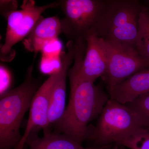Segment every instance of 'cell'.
<instances>
[{
    "mask_svg": "<svg viewBox=\"0 0 149 149\" xmlns=\"http://www.w3.org/2000/svg\"><path fill=\"white\" fill-rule=\"evenodd\" d=\"M70 86L69 102L61 118L54 125L63 133L82 145L91 137L94 126L88 125L98 118L108 100L101 84L84 79L73 64L68 73Z\"/></svg>",
    "mask_w": 149,
    "mask_h": 149,
    "instance_id": "6da1fadb",
    "label": "cell"
},
{
    "mask_svg": "<svg viewBox=\"0 0 149 149\" xmlns=\"http://www.w3.org/2000/svg\"><path fill=\"white\" fill-rule=\"evenodd\" d=\"M33 70L32 64L21 85L1 94L0 149H16L21 141L22 122L41 85L39 79L33 76Z\"/></svg>",
    "mask_w": 149,
    "mask_h": 149,
    "instance_id": "7a4b0ae2",
    "label": "cell"
},
{
    "mask_svg": "<svg viewBox=\"0 0 149 149\" xmlns=\"http://www.w3.org/2000/svg\"><path fill=\"white\" fill-rule=\"evenodd\" d=\"M145 7L138 0H107L97 27L99 37L109 42L136 49L139 17Z\"/></svg>",
    "mask_w": 149,
    "mask_h": 149,
    "instance_id": "3957f363",
    "label": "cell"
},
{
    "mask_svg": "<svg viewBox=\"0 0 149 149\" xmlns=\"http://www.w3.org/2000/svg\"><path fill=\"white\" fill-rule=\"evenodd\" d=\"M125 104L109 99L98 118L97 122L89 140L91 147L101 148L116 144L146 128Z\"/></svg>",
    "mask_w": 149,
    "mask_h": 149,
    "instance_id": "277c9868",
    "label": "cell"
},
{
    "mask_svg": "<svg viewBox=\"0 0 149 149\" xmlns=\"http://www.w3.org/2000/svg\"><path fill=\"white\" fill-rule=\"evenodd\" d=\"M64 14L61 20V32L69 40H85L97 27L106 6L107 0H60Z\"/></svg>",
    "mask_w": 149,
    "mask_h": 149,
    "instance_id": "5b68a950",
    "label": "cell"
},
{
    "mask_svg": "<svg viewBox=\"0 0 149 149\" xmlns=\"http://www.w3.org/2000/svg\"><path fill=\"white\" fill-rule=\"evenodd\" d=\"M58 6L57 2L37 6L34 1H23L21 9L11 13L7 19L5 39L0 50L1 59L6 61L11 60L15 56L13 46L28 36L44 12Z\"/></svg>",
    "mask_w": 149,
    "mask_h": 149,
    "instance_id": "8992f818",
    "label": "cell"
},
{
    "mask_svg": "<svg viewBox=\"0 0 149 149\" xmlns=\"http://www.w3.org/2000/svg\"><path fill=\"white\" fill-rule=\"evenodd\" d=\"M100 39L107 61L103 79L109 91L136 72L149 67V62L141 56L136 49Z\"/></svg>",
    "mask_w": 149,
    "mask_h": 149,
    "instance_id": "52a82bcc",
    "label": "cell"
},
{
    "mask_svg": "<svg viewBox=\"0 0 149 149\" xmlns=\"http://www.w3.org/2000/svg\"><path fill=\"white\" fill-rule=\"evenodd\" d=\"M59 74V69L52 73L35 93L30 105L25 131L16 149H23L27 139L37 136L36 133L40 130H43L44 134L51 132L48 120V110L51 93Z\"/></svg>",
    "mask_w": 149,
    "mask_h": 149,
    "instance_id": "ba28073f",
    "label": "cell"
},
{
    "mask_svg": "<svg viewBox=\"0 0 149 149\" xmlns=\"http://www.w3.org/2000/svg\"><path fill=\"white\" fill-rule=\"evenodd\" d=\"M66 48V52L62 56L59 74L54 84L50 97L48 113L50 128L61 118L66 108V78L68 70L74 60V42L68 40Z\"/></svg>",
    "mask_w": 149,
    "mask_h": 149,
    "instance_id": "9c48e42d",
    "label": "cell"
},
{
    "mask_svg": "<svg viewBox=\"0 0 149 149\" xmlns=\"http://www.w3.org/2000/svg\"><path fill=\"white\" fill-rule=\"evenodd\" d=\"M62 33L60 19L56 16L45 17L41 16L31 32L24 39V48L30 52L43 51L49 43L57 40Z\"/></svg>",
    "mask_w": 149,
    "mask_h": 149,
    "instance_id": "30bf717a",
    "label": "cell"
},
{
    "mask_svg": "<svg viewBox=\"0 0 149 149\" xmlns=\"http://www.w3.org/2000/svg\"><path fill=\"white\" fill-rule=\"evenodd\" d=\"M109 92L110 98L123 104L149 93V67L131 75Z\"/></svg>",
    "mask_w": 149,
    "mask_h": 149,
    "instance_id": "8fae6325",
    "label": "cell"
},
{
    "mask_svg": "<svg viewBox=\"0 0 149 149\" xmlns=\"http://www.w3.org/2000/svg\"><path fill=\"white\" fill-rule=\"evenodd\" d=\"M24 149H118L113 145L101 148L84 147L63 133L54 131L44 134L42 138L29 137L25 142Z\"/></svg>",
    "mask_w": 149,
    "mask_h": 149,
    "instance_id": "7c38bea8",
    "label": "cell"
},
{
    "mask_svg": "<svg viewBox=\"0 0 149 149\" xmlns=\"http://www.w3.org/2000/svg\"><path fill=\"white\" fill-rule=\"evenodd\" d=\"M136 49L141 56L149 62V10L146 6L139 17Z\"/></svg>",
    "mask_w": 149,
    "mask_h": 149,
    "instance_id": "4fadbf2b",
    "label": "cell"
},
{
    "mask_svg": "<svg viewBox=\"0 0 149 149\" xmlns=\"http://www.w3.org/2000/svg\"><path fill=\"white\" fill-rule=\"evenodd\" d=\"M125 104L133 112L141 125L149 128V93Z\"/></svg>",
    "mask_w": 149,
    "mask_h": 149,
    "instance_id": "5bb4252c",
    "label": "cell"
},
{
    "mask_svg": "<svg viewBox=\"0 0 149 149\" xmlns=\"http://www.w3.org/2000/svg\"><path fill=\"white\" fill-rule=\"evenodd\" d=\"M116 144L130 149H149V128L127 139L120 140Z\"/></svg>",
    "mask_w": 149,
    "mask_h": 149,
    "instance_id": "9a60e30c",
    "label": "cell"
},
{
    "mask_svg": "<svg viewBox=\"0 0 149 149\" xmlns=\"http://www.w3.org/2000/svg\"><path fill=\"white\" fill-rule=\"evenodd\" d=\"M18 7V2L14 0H1L0 11L1 14L6 19H7L8 15L12 13L15 11Z\"/></svg>",
    "mask_w": 149,
    "mask_h": 149,
    "instance_id": "2e32d148",
    "label": "cell"
},
{
    "mask_svg": "<svg viewBox=\"0 0 149 149\" xmlns=\"http://www.w3.org/2000/svg\"><path fill=\"white\" fill-rule=\"evenodd\" d=\"M1 94L7 91L10 85L11 75L8 70L3 65H1Z\"/></svg>",
    "mask_w": 149,
    "mask_h": 149,
    "instance_id": "e0dca14e",
    "label": "cell"
},
{
    "mask_svg": "<svg viewBox=\"0 0 149 149\" xmlns=\"http://www.w3.org/2000/svg\"><path fill=\"white\" fill-rule=\"evenodd\" d=\"M146 3H147V6L145 5V6L149 10V1H147Z\"/></svg>",
    "mask_w": 149,
    "mask_h": 149,
    "instance_id": "ac0fdd59",
    "label": "cell"
},
{
    "mask_svg": "<svg viewBox=\"0 0 149 149\" xmlns=\"http://www.w3.org/2000/svg\"><path fill=\"white\" fill-rule=\"evenodd\" d=\"M23 149H24V148H23Z\"/></svg>",
    "mask_w": 149,
    "mask_h": 149,
    "instance_id": "d6986e66",
    "label": "cell"
}]
</instances>
